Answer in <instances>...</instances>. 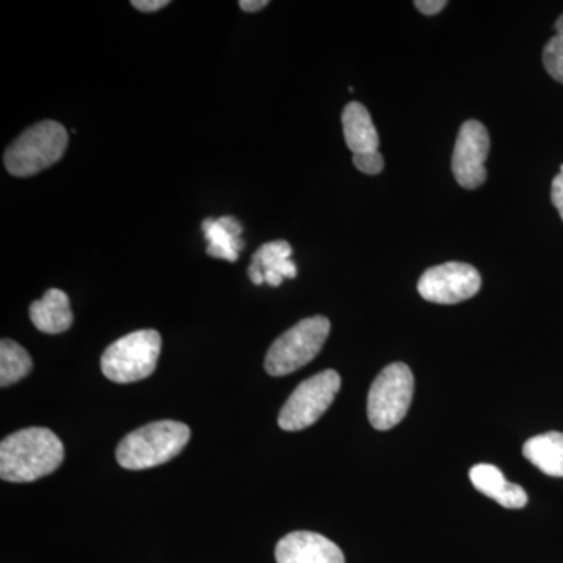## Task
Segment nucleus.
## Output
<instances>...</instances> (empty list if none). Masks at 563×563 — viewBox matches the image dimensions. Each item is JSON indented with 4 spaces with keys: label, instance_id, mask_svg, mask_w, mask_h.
Masks as SVG:
<instances>
[{
    "label": "nucleus",
    "instance_id": "1",
    "mask_svg": "<svg viewBox=\"0 0 563 563\" xmlns=\"http://www.w3.org/2000/svg\"><path fill=\"white\" fill-rule=\"evenodd\" d=\"M65 459L57 433L29 428L11 433L0 444V477L9 483H33L54 473Z\"/></svg>",
    "mask_w": 563,
    "mask_h": 563
},
{
    "label": "nucleus",
    "instance_id": "2",
    "mask_svg": "<svg viewBox=\"0 0 563 563\" xmlns=\"http://www.w3.org/2000/svg\"><path fill=\"white\" fill-rule=\"evenodd\" d=\"M190 428L184 422H151L122 439L118 444L117 461L122 468L132 472L154 468L179 455L190 442Z\"/></svg>",
    "mask_w": 563,
    "mask_h": 563
},
{
    "label": "nucleus",
    "instance_id": "3",
    "mask_svg": "<svg viewBox=\"0 0 563 563\" xmlns=\"http://www.w3.org/2000/svg\"><path fill=\"white\" fill-rule=\"evenodd\" d=\"M66 147L68 131L60 122L43 121L10 144L3 163L11 176L31 177L60 162Z\"/></svg>",
    "mask_w": 563,
    "mask_h": 563
},
{
    "label": "nucleus",
    "instance_id": "4",
    "mask_svg": "<svg viewBox=\"0 0 563 563\" xmlns=\"http://www.w3.org/2000/svg\"><path fill=\"white\" fill-rule=\"evenodd\" d=\"M161 351L162 336L154 329L128 333L103 352V376L117 384H133L146 379L157 368Z\"/></svg>",
    "mask_w": 563,
    "mask_h": 563
},
{
    "label": "nucleus",
    "instance_id": "5",
    "mask_svg": "<svg viewBox=\"0 0 563 563\" xmlns=\"http://www.w3.org/2000/svg\"><path fill=\"white\" fill-rule=\"evenodd\" d=\"M331 332V321L325 317L306 318L282 333L269 347L265 369L269 376H287L301 369L320 354Z\"/></svg>",
    "mask_w": 563,
    "mask_h": 563
},
{
    "label": "nucleus",
    "instance_id": "6",
    "mask_svg": "<svg viewBox=\"0 0 563 563\" xmlns=\"http://www.w3.org/2000/svg\"><path fill=\"white\" fill-rule=\"evenodd\" d=\"M413 374L406 363H391L374 379L368 393V420L377 431H388L404 420L412 404Z\"/></svg>",
    "mask_w": 563,
    "mask_h": 563
},
{
    "label": "nucleus",
    "instance_id": "7",
    "mask_svg": "<svg viewBox=\"0 0 563 563\" xmlns=\"http://www.w3.org/2000/svg\"><path fill=\"white\" fill-rule=\"evenodd\" d=\"M340 387L342 377L333 369H325L303 380L282 407L277 421L279 428L296 432L314 424L332 406Z\"/></svg>",
    "mask_w": 563,
    "mask_h": 563
},
{
    "label": "nucleus",
    "instance_id": "8",
    "mask_svg": "<svg viewBox=\"0 0 563 563\" xmlns=\"http://www.w3.org/2000/svg\"><path fill=\"white\" fill-rule=\"evenodd\" d=\"M483 279L474 266L462 262H448L433 266L418 282L421 298L433 303H459L472 299L481 290Z\"/></svg>",
    "mask_w": 563,
    "mask_h": 563
},
{
    "label": "nucleus",
    "instance_id": "9",
    "mask_svg": "<svg viewBox=\"0 0 563 563\" xmlns=\"http://www.w3.org/2000/svg\"><path fill=\"white\" fill-rule=\"evenodd\" d=\"M488 151L490 136L485 125L474 120L463 122L453 154V173L461 187L476 190L487 180Z\"/></svg>",
    "mask_w": 563,
    "mask_h": 563
},
{
    "label": "nucleus",
    "instance_id": "10",
    "mask_svg": "<svg viewBox=\"0 0 563 563\" xmlns=\"http://www.w3.org/2000/svg\"><path fill=\"white\" fill-rule=\"evenodd\" d=\"M277 563H346L342 550L317 532L288 533L277 543Z\"/></svg>",
    "mask_w": 563,
    "mask_h": 563
},
{
    "label": "nucleus",
    "instance_id": "11",
    "mask_svg": "<svg viewBox=\"0 0 563 563\" xmlns=\"http://www.w3.org/2000/svg\"><path fill=\"white\" fill-rule=\"evenodd\" d=\"M470 479L477 492L488 496L506 509H521L528 504V493L525 492V488L509 483L504 477L501 470L496 468L495 465H488V463L474 465L470 470Z\"/></svg>",
    "mask_w": 563,
    "mask_h": 563
},
{
    "label": "nucleus",
    "instance_id": "12",
    "mask_svg": "<svg viewBox=\"0 0 563 563\" xmlns=\"http://www.w3.org/2000/svg\"><path fill=\"white\" fill-rule=\"evenodd\" d=\"M29 313L33 325L51 335L69 331L74 321L68 295L58 288H51L40 301L32 302Z\"/></svg>",
    "mask_w": 563,
    "mask_h": 563
},
{
    "label": "nucleus",
    "instance_id": "13",
    "mask_svg": "<svg viewBox=\"0 0 563 563\" xmlns=\"http://www.w3.org/2000/svg\"><path fill=\"white\" fill-rule=\"evenodd\" d=\"M342 122L344 140L354 154L379 150V135L365 106L358 102L347 103L343 110Z\"/></svg>",
    "mask_w": 563,
    "mask_h": 563
},
{
    "label": "nucleus",
    "instance_id": "14",
    "mask_svg": "<svg viewBox=\"0 0 563 563\" xmlns=\"http://www.w3.org/2000/svg\"><path fill=\"white\" fill-rule=\"evenodd\" d=\"M525 457L548 476L563 477V433L547 432L525 443Z\"/></svg>",
    "mask_w": 563,
    "mask_h": 563
},
{
    "label": "nucleus",
    "instance_id": "15",
    "mask_svg": "<svg viewBox=\"0 0 563 563\" xmlns=\"http://www.w3.org/2000/svg\"><path fill=\"white\" fill-rule=\"evenodd\" d=\"M33 362L31 354L10 339L0 343V387L20 383L32 373Z\"/></svg>",
    "mask_w": 563,
    "mask_h": 563
},
{
    "label": "nucleus",
    "instance_id": "16",
    "mask_svg": "<svg viewBox=\"0 0 563 563\" xmlns=\"http://www.w3.org/2000/svg\"><path fill=\"white\" fill-rule=\"evenodd\" d=\"M292 250L287 242L265 243L252 255V265L257 266L263 273H279L284 279H295L298 276L295 263L290 261Z\"/></svg>",
    "mask_w": 563,
    "mask_h": 563
},
{
    "label": "nucleus",
    "instance_id": "17",
    "mask_svg": "<svg viewBox=\"0 0 563 563\" xmlns=\"http://www.w3.org/2000/svg\"><path fill=\"white\" fill-rule=\"evenodd\" d=\"M555 35L548 41L543 51V65L554 80L563 84V14L555 21Z\"/></svg>",
    "mask_w": 563,
    "mask_h": 563
},
{
    "label": "nucleus",
    "instance_id": "18",
    "mask_svg": "<svg viewBox=\"0 0 563 563\" xmlns=\"http://www.w3.org/2000/svg\"><path fill=\"white\" fill-rule=\"evenodd\" d=\"M352 162H354L358 172L369 174V176H376V174L383 173L384 169V157L379 151L354 154Z\"/></svg>",
    "mask_w": 563,
    "mask_h": 563
},
{
    "label": "nucleus",
    "instance_id": "19",
    "mask_svg": "<svg viewBox=\"0 0 563 563\" xmlns=\"http://www.w3.org/2000/svg\"><path fill=\"white\" fill-rule=\"evenodd\" d=\"M551 201H553L563 221V173H559L554 177L553 185H551Z\"/></svg>",
    "mask_w": 563,
    "mask_h": 563
},
{
    "label": "nucleus",
    "instance_id": "20",
    "mask_svg": "<svg viewBox=\"0 0 563 563\" xmlns=\"http://www.w3.org/2000/svg\"><path fill=\"white\" fill-rule=\"evenodd\" d=\"M448 5L444 0H417L415 7L421 11L426 16H433V14L440 13Z\"/></svg>",
    "mask_w": 563,
    "mask_h": 563
},
{
    "label": "nucleus",
    "instance_id": "21",
    "mask_svg": "<svg viewBox=\"0 0 563 563\" xmlns=\"http://www.w3.org/2000/svg\"><path fill=\"white\" fill-rule=\"evenodd\" d=\"M168 0H133L132 7L136 10L144 11V13H152V11L162 10L163 7L168 5Z\"/></svg>",
    "mask_w": 563,
    "mask_h": 563
},
{
    "label": "nucleus",
    "instance_id": "22",
    "mask_svg": "<svg viewBox=\"0 0 563 563\" xmlns=\"http://www.w3.org/2000/svg\"><path fill=\"white\" fill-rule=\"evenodd\" d=\"M207 254L213 258H222V261L236 262L239 261V252L224 250V247L213 246L209 244L207 247Z\"/></svg>",
    "mask_w": 563,
    "mask_h": 563
},
{
    "label": "nucleus",
    "instance_id": "23",
    "mask_svg": "<svg viewBox=\"0 0 563 563\" xmlns=\"http://www.w3.org/2000/svg\"><path fill=\"white\" fill-rule=\"evenodd\" d=\"M222 228L225 229L229 233H231L232 236H235V239H240V233L243 232L242 224H240L239 221L235 220V218L232 217H222L220 220H218Z\"/></svg>",
    "mask_w": 563,
    "mask_h": 563
},
{
    "label": "nucleus",
    "instance_id": "24",
    "mask_svg": "<svg viewBox=\"0 0 563 563\" xmlns=\"http://www.w3.org/2000/svg\"><path fill=\"white\" fill-rule=\"evenodd\" d=\"M265 7H268L266 0H242L240 2V9L246 11V13H255V11H261Z\"/></svg>",
    "mask_w": 563,
    "mask_h": 563
},
{
    "label": "nucleus",
    "instance_id": "25",
    "mask_svg": "<svg viewBox=\"0 0 563 563\" xmlns=\"http://www.w3.org/2000/svg\"><path fill=\"white\" fill-rule=\"evenodd\" d=\"M247 274H250V279L252 280V284H265V276H263L262 269H258L257 266L252 265V263L250 269H247Z\"/></svg>",
    "mask_w": 563,
    "mask_h": 563
},
{
    "label": "nucleus",
    "instance_id": "26",
    "mask_svg": "<svg viewBox=\"0 0 563 563\" xmlns=\"http://www.w3.org/2000/svg\"><path fill=\"white\" fill-rule=\"evenodd\" d=\"M263 276H265L266 284L272 285V287H279L282 282H284V277H282L279 273L272 272V269L263 273Z\"/></svg>",
    "mask_w": 563,
    "mask_h": 563
}]
</instances>
